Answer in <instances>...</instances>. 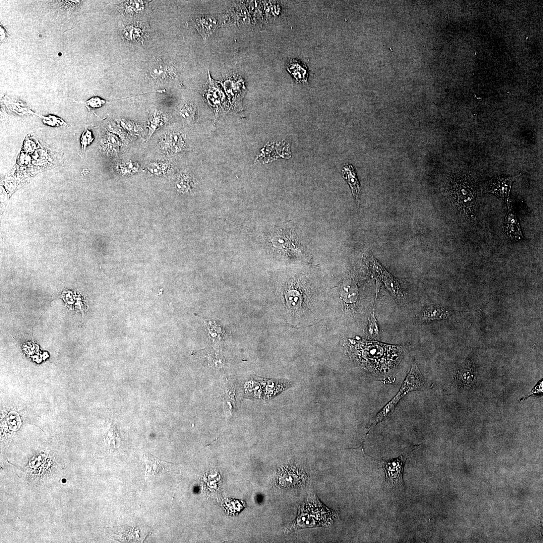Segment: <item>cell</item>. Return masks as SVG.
I'll list each match as a JSON object with an SVG mask.
<instances>
[{
    "label": "cell",
    "mask_w": 543,
    "mask_h": 543,
    "mask_svg": "<svg viewBox=\"0 0 543 543\" xmlns=\"http://www.w3.org/2000/svg\"><path fill=\"white\" fill-rule=\"evenodd\" d=\"M451 196L461 213L469 219H474L477 209L476 193L472 182L467 177L459 176L453 181Z\"/></svg>",
    "instance_id": "cell-1"
},
{
    "label": "cell",
    "mask_w": 543,
    "mask_h": 543,
    "mask_svg": "<svg viewBox=\"0 0 543 543\" xmlns=\"http://www.w3.org/2000/svg\"><path fill=\"white\" fill-rule=\"evenodd\" d=\"M424 378L422 377L415 361L412 365L411 370L405 379L399 392L396 396L387 404L377 416L372 421L370 429L376 426L379 422L386 419L394 411L398 402L407 393L412 391L419 389L424 385Z\"/></svg>",
    "instance_id": "cell-2"
},
{
    "label": "cell",
    "mask_w": 543,
    "mask_h": 543,
    "mask_svg": "<svg viewBox=\"0 0 543 543\" xmlns=\"http://www.w3.org/2000/svg\"><path fill=\"white\" fill-rule=\"evenodd\" d=\"M304 505L299 510L294 529L327 526L331 522L333 513L319 502L315 505L309 502Z\"/></svg>",
    "instance_id": "cell-3"
},
{
    "label": "cell",
    "mask_w": 543,
    "mask_h": 543,
    "mask_svg": "<svg viewBox=\"0 0 543 543\" xmlns=\"http://www.w3.org/2000/svg\"><path fill=\"white\" fill-rule=\"evenodd\" d=\"M521 174L515 176H496L484 185L482 188V193H489L496 196L498 198L503 199L506 201L510 200V194L514 181Z\"/></svg>",
    "instance_id": "cell-4"
},
{
    "label": "cell",
    "mask_w": 543,
    "mask_h": 543,
    "mask_svg": "<svg viewBox=\"0 0 543 543\" xmlns=\"http://www.w3.org/2000/svg\"><path fill=\"white\" fill-rule=\"evenodd\" d=\"M406 457L401 455L397 458L384 461L385 480L393 488H400L404 486L403 474Z\"/></svg>",
    "instance_id": "cell-5"
},
{
    "label": "cell",
    "mask_w": 543,
    "mask_h": 543,
    "mask_svg": "<svg viewBox=\"0 0 543 543\" xmlns=\"http://www.w3.org/2000/svg\"><path fill=\"white\" fill-rule=\"evenodd\" d=\"M308 475L294 467H286L280 472L278 482L282 487L294 488L305 485L308 479Z\"/></svg>",
    "instance_id": "cell-6"
},
{
    "label": "cell",
    "mask_w": 543,
    "mask_h": 543,
    "mask_svg": "<svg viewBox=\"0 0 543 543\" xmlns=\"http://www.w3.org/2000/svg\"><path fill=\"white\" fill-rule=\"evenodd\" d=\"M506 203L508 213L504 221V230L510 240L519 241L523 238L522 232L513 209L512 201L509 200Z\"/></svg>",
    "instance_id": "cell-7"
},
{
    "label": "cell",
    "mask_w": 543,
    "mask_h": 543,
    "mask_svg": "<svg viewBox=\"0 0 543 543\" xmlns=\"http://www.w3.org/2000/svg\"><path fill=\"white\" fill-rule=\"evenodd\" d=\"M374 272L384 282L385 285L400 303H403L404 297L398 282L377 262H373Z\"/></svg>",
    "instance_id": "cell-8"
},
{
    "label": "cell",
    "mask_w": 543,
    "mask_h": 543,
    "mask_svg": "<svg viewBox=\"0 0 543 543\" xmlns=\"http://www.w3.org/2000/svg\"><path fill=\"white\" fill-rule=\"evenodd\" d=\"M450 311L444 308L429 306L416 316V320L419 323H428L434 321L448 318Z\"/></svg>",
    "instance_id": "cell-9"
},
{
    "label": "cell",
    "mask_w": 543,
    "mask_h": 543,
    "mask_svg": "<svg viewBox=\"0 0 543 543\" xmlns=\"http://www.w3.org/2000/svg\"><path fill=\"white\" fill-rule=\"evenodd\" d=\"M194 23L204 40L214 33L218 24L217 19L211 15L198 16L195 19Z\"/></svg>",
    "instance_id": "cell-10"
},
{
    "label": "cell",
    "mask_w": 543,
    "mask_h": 543,
    "mask_svg": "<svg viewBox=\"0 0 543 543\" xmlns=\"http://www.w3.org/2000/svg\"><path fill=\"white\" fill-rule=\"evenodd\" d=\"M160 145L163 150L177 153L182 150L184 141L179 133L172 132L164 135Z\"/></svg>",
    "instance_id": "cell-11"
},
{
    "label": "cell",
    "mask_w": 543,
    "mask_h": 543,
    "mask_svg": "<svg viewBox=\"0 0 543 543\" xmlns=\"http://www.w3.org/2000/svg\"><path fill=\"white\" fill-rule=\"evenodd\" d=\"M146 473L151 475H156L169 470L171 464L161 460L155 456L146 454L144 456Z\"/></svg>",
    "instance_id": "cell-12"
},
{
    "label": "cell",
    "mask_w": 543,
    "mask_h": 543,
    "mask_svg": "<svg viewBox=\"0 0 543 543\" xmlns=\"http://www.w3.org/2000/svg\"><path fill=\"white\" fill-rule=\"evenodd\" d=\"M287 70L297 82L307 83L309 73L307 67L297 60L289 59L287 64Z\"/></svg>",
    "instance_id": "cell-13"
},
{
    "label": "cell",
    "mask_w": 543,
    "mask_h": 543,
    "mask_svg": "<svg viewBox=\"0 0 543 543\" xmlns=\"http://www.w3.org/2000/svg\"><path fill=\"white\" fill-rule=\"evenodd\" d=\"M342 172L344 177L351 188L354 197L356 200H358L360 193V187L353 169L351 166L347 165L344 166Z\"/></svg>",
    "instance_id": "cell-14"
},
{
    "label": "cell",
    "mask_w": 543,
    "mask_h": 543,
    "mask_svg": "<svg viewBox=\"0 0 543 543\" xmlns=\"http://www.w3.org/2000/svg\"><path fill=\"white\" fill-rule=\"evenodd\" d=\"M122 143L118 137L112 133H108L102 142V146L106 153L117 154L120 151Z\"/></svg>",
    "instance_id": "cell-15"
},
{
    "label": "cell",
    "mask_w": 543,
    "mask_h": 543,
    "mask_svg": "<svg viewBox=\"0 0 543 543\" xmlns=\"http://www.w3.org/2000/svg\"><path fill=\"white\" fill-rule=\"evenodd\" d=\"M167 119L166 116L159 111L155 110L151 113L147 122V128L149 129V138L152 137L158 129L165 124Z\"/></svg>",
    "instance_id": "cell-16"
},
{
    "label": "cell",
    "mask_w": 543,
    "mask_h": 543,
    "mask_svg": "<svg viewBox=\"0 0 543 543\" xmlns=\"http://www.w3.org/2000/svg\"><path fill=\"white\" fill-rule=\"evenodd\" d=\"M4 101L5 104L8 109L15 114L19 115H34L38 116V115L28 108L23 103L13 101L7 96L5 97Z\"/></svg>",
    "instance_id": "cell-17"
},
{
    "label": "cell",
    "mask_w": 543,
    "mask_h": 543,
    "mask_svg": "<svg viewBox=\"0 0 543 543\" xmlns=\"http://www.w3.org/2000/svg\"><path fill=\"white\" fill-rule=\"evenodd\" d=\"M120 125L124 130L134 136H141L144 131L142 127L140 125L129 119H121Z\"/></svg>",
    "instance_id": "cell-18"
},
{
    "label": "cell",
    "mask_w": 543,
    "mask_h": 543,
    "mask_svg": "<svg viewBox=\"0 0 543 543\" xmlns=\"http://www.w3.org/2000/svg\"><path fill=\"white\" fill-rule=\"evenodd\" d=\"M42 119L44 124L51 127H63L67 126V123L63 119L54 115L43 116L38 115Z\"/></svg>",
    "instance_id": "cell-19"
},
{
    "label": "cell",
    "mask_w": 543,
    "mask_h": 543,
    "mask_svg": "<svg viewBox=\"0 0 543 543\" xmlns=\"http://www.w3.org/2000/svg\"><path fill=\"white\" fill-rule=\"evenodd\" d=\"M169 167L168 162L165 161L152 162L149 164L147 169L152 174L161 175L164 174Z\"/></svg>",
    "instance_id": "cell-20"
},
{
    "label": "cell",
    "mask_w": 543,
    "mask_h": 543,
    "mask_svg": "<svg viewBox=\"0 0 543 543\" xmlns=\"http://www.w3.org/2000/svg\"><path fill=\"white\" fill-rule=\"evenodd\" d=\"M118 169L123 175L133 174L138 171L139 165L138 163L129 160L118 164Z\"/></svg>",
    "instance_id": "cell-21"
},
{
    "label": "cell",
    "mask_w": 543,
    "mask_h": 543,
    "mask_svg": "<svg viewBox=\"0 0 543 543\" xmlns=\"http://www.w3.org/2000/svg\"><path fill=\"white\" fill-rule=\"evenodd\" d=\"M166 72V68L160 60L153 64L150 71L151 76L157 79L163 78L165 75Z\"/></svg>",
    "instance_id": "cell-22"
},
{
    "label": "cell",
    "mask_w": 543,
    "mask_h": 543,
    "mask_svg": "<svg viewBox=\"0 0 543 543\" xmlns=\"http://www.w3.org/2000/svg\"><path fill=\"white\" fill-rule=\"evenodd\" d=\"M205 321L206 325L207 328V330L209 332V335L210 337L213 339H218L217 337H221L223 335L222 331L221 328L213 322H209L206 320Z\"/></svg>",
    "instance_id": "cell-23"
},
{
    "label": "cell",
    "mask_w": 543,
    "mask_h": 543,
    "mask_svg": "<svg viewBox=\"0 0 543 543\" xmlns=\"http://www.w3.org/2000/svg\"><path fill=\"white\" fill-rule=\"evenodd\" d=\"M107 101L99 97L94 96L85 102H82L89 110L95 109L102 107Z\"/></svg>",
    "instance_id": "cell-24"
},
{
    "label": "cell",
    "mask_w": 543,
    "mask_h": 543,
    "mask_svg": "<svg viewBox=\"0 0 543 543\" xmlns=\"http://www.w3.org/2000/svg\"><path fill=\"white\" fill-rule=\"evenodd\" d=\"M369 332L372 338H378L379 337V327L375 317V311L371 316L369 325Z\"/></svg>",
    "instance_id": "cell-25"
},
{
    "label": "cell",
    "mask_w": 543,
    "mask_h": 543,
    "mask_svg": "<svg viewBox=\"0 0 543 543\" xmlns=\"http://www.w3.org/2000/svg\"><path fill=\"white\" fill-rule=\"evenodd\" d=\"M180 115L186 120L192 121L194 119L195 111L192 106L184 104L180 109Z\"/></svg>",
    "instance_id": "cell-26"
},
{
    "label": "cell",
    "mask_w": 543,
    "mask_h": 543,
    "mask_svg": "<svg viewBox=\"0 0 543 543\" xmlns=\"http://www.w3.org/2000/svg\"><path fill=\"white\" fill-rule=\"evenodd\" d=\"M94 140L91 131L86 129L83 133L81 138V145L82 150H85Z\"/></svg>",
    "instance_id": "cell-27"
},
{
    "label": "cell",
    "mask_w": 543,
    "mask_h": 543,
    "mask_svg": "<svg viewBox=\"0 0 543 543\" xmlns=\"http://www.w3.org/2000/svg\"><path fill=\"white\" fill-rule=\"evenodd\" d=\"M109 128L110 131H113L112 133H113L115 135H118L120 136L121 137H124V133L123 132L122 129H121L120 127L115 125L113 126H110Z\"/></svg>",
    "instance_id": "cell-28"
},
{
    "label": "cell",
    "mask_w": 543,
    "mask_h": 543,
    "mask_svg": "<svg viewBox=\"0 0 543 543\" xmlns=\"http://www.w3.org/2000/svg\"><path fill=\"white\" fill-rule=\"evenodd\" d=\"M36 145L35 143L31 140L26 141L24 144V149L27 152L32 151L35 150Z\"/></svg>",
    "instance_id": "cell-29"
},
{
    "label": "cell",
    "mask_w": 543,
    "mask_h": 543,
    "mask_svg": "<svg viewBox=\"0 0 543 543\" xmlns=\"http://www.w3.org/2000/svg\"><path fill=\"white\" fill-rule=\"evenodd\" d=\"M131 2L130 4H131L134 11H139L143 8L144 4L142 1H132Z\"/></svg>",
    "instance_id": "cell-30"
},
{
    "label": "cell",
    "mask_w": 543,
    "mask_h": 543,
    "mask_svg": "<svg viewBox=\"0 0 543 543\" xmlns=\"http://www.w3.org/2000/svg\"><path fill=\"white\" fill-rule=\"evenodd\" d=\"M7 32L5 31L3 27L1 26V41L3 42L6 40L7 38Z\"/></svg>",
    "instance_id": "cell-31"
}]
</instances>
